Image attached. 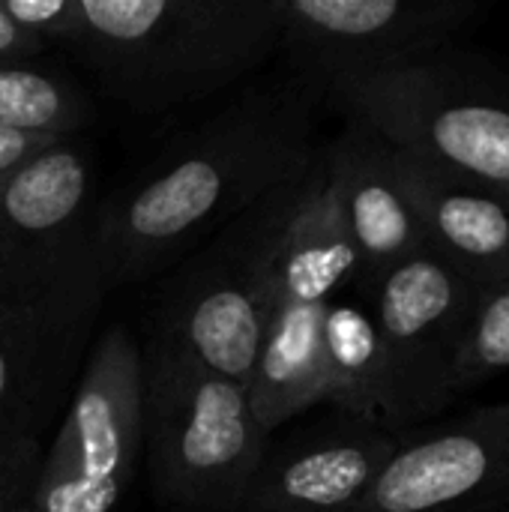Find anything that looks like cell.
I'll return each mask as SVG.
<instances>
[{"instance_id": "cell-18", "label": "cell", "mask_w": 509, "mask_h": 512, "mask_svg": "<svg viewBox=\"0 0 509 512\" xmlns=\"http://www.w3.org/2000/svg\"><path fill=\"white\" fill-rule=\"evenodd\" d=\"M504 372H509V279L483 288L477 297L450 378L453 396L459 399Z\"/></svg>"}, {"instance_id": "cell-12", "label": "cell", "mask_w": 509, "mask_h": 512, "mask_svg": "<svg viewBox=\"0 0 509 512\" xmlns=\"http://www.w3.org/2000/svg\"><path fill=\"white\" fill-rule=\"evenodd\" d=\"M321 159L357 252L354 288L369 294L387 270L426 252L420 222L399 180L396 147L366 123L348 120L321 147Z\"/></svg>"}, {"instance_id": "cell-11", "label": "cell", "mask_w": 509, "mask_h": 512, "mask_svg": "<svg viewBox=\"0 0 509 512\" xmlns=\"http://www.w3.org/2000/svg\"><path fill=\"white\" fill-rule=\"evenodd\" d=\"M405 432L336 414L267 453L240 512H348L399 450Z\"/></svg>"}, {"instance_id": "cell-1", "label": "cell", "mask_w": 509, "mask_h": 512, "mask_svg": "<svg viewBox=\"0 0 509 512\" xmlns=\"http://www.w3.org/2000/svg\"><path fill=\"white\" fill-rule=\"evenodd\" d=\"M321 99L297 78L246 87L171 141L144 177L93 219L108 288L168 273L270 192L303 174L318 147Z\"/></svg>"}, {"instance_id": "cell-14", "label": "cell", "mask_w": 509, "mask_h": 512, "mask_svg": "<svg viewBox=\"0 0 509 512\" xmlns=\"http://www.w3.org/2000/svg\"><path fill=\"white\" fill-rule=\"evenodd\" d=\"M90 159L78 138H54L0 177V261L51 252L93 234Z\"/></svg>"}, {"instance_id": "cell-4", "label": "cell", "mask_w": 509, "mask_h": 512, "mask_svg": "<svg viewBox=\"0 0 509 512\" xmlns=\"http://www.w3.org/2000/svg\"><path fill=\"white\" fill-rule=\"evenodd\" d=\"M330 105L509 201V63L495 54L453 42L336 93Z\"/></svg>"}, {"instance_id": "cell-16", "label": "cell", "mask_w": 509, "mask_h": 512, "mask_svg": "<svg viewBox=\"0 0 509 512\" xmlns=\"http://www.w3.org/2000/svg\"><path fill=\"white\" fill-rule=\"evenodd\" d=\"M324 405L336 414L384 426L387 360L372 312L333 300L324 315Z\"/></svg>"}, {"instance_id": "cell-2", "label": "cell", "mask_w": 509, "mask_h": 512, "mask_svg": "<svg viewBox=\"0 0 509 512\" xmlns=\"http://www.w3.org/2000/svg\"><path fill=\"white\" fill-rule=\"evenodd\" d=\"M108 282L93 234L0 261V498H30L42 441L81 378Z\"/></svg>"}, {"instance_id": "cell-17", "label": "cell", "mask_w": 509, "mask_h": 512, "mask_svg": "<svg viewBox=\"0 0 509 512\" xmlns=\"http://www.w3.org/2000/svg\"><path fill=\"white\" fill-rule=\"evenodd\" d=\"M90 123V99L69 78L30 60H0V129L78 138Z\"/></svg>"}, {"instance_id": "cell-20", "label": "cell", "mask_w": 509, "mask_h": 512, "mask_svg": "<svg viewBox=\"0 0 509 512\" xmlns=\"http://www.w3.org/2000/svg\"><path fill=\"white\" fill-rule=\"evenodd\" d=\"M51 141L54 138H45V135H24V132L0 129V177L6 171H12L15 165H21L27 156H33L42 147H48Z\"/></svg>"}, {"instance_id": "cell-19", "label": "cell", "mask_w": 509, "mask_h": 512, "mask_svg": "<svg viewBox=\"0 0 509 512\" xmlns=\"http://www.w3.org/2000/svg\"><path fill=\"white\" fill-rule=\"evenodd\" d=\"M0 12L45 45L72 48L78 39V0H0Z\"/></svg>"}, {"instance_id": "cell-24", "label": "cell", "mask_w": 509, "mask_h": 512, "mask_svg": "<svg viewBox=\"0 0 509 512\" xmlns=\"http://www.w3.org/2000/svg\"><path fill=\"white\" fill-rule=\"evenodd\" d=\"M507 512H509V510H507Z\"/></svg>"}, {"instance_id": "cell-8", "label": "cell", "mask_w": 509, "mask_h": 512, "mask_svg": "<svg viewBox=\"0 0 509 512\" xmlns=\"http://www.w3.org/2000/svg\"><path fill=\"white\" fill-rule=\"evenodd\" d=\"M477 0H279V54L321 102L420 54L453 45Z\"/></svg>"}, {"instance_id": "cell-9", "label": "cell", "mask_w": 509, "mask_h": 512, "mask_svg": "<svg viewBox=\"0 0 509 512\" xmlns=\"http://www.w3.org/2000/svg\"><path fill=\"white\" fill-rule=\"evenodd\" d=\"M480 291L432 252L396 264L372 285L366 297L387 360L384 429L408 432L456 402L450 378Z\"/></svg>"}, {"instance_id": "cell-13", "label": "cell", "mask_w": 509, "mask_h": 512, "mask_svg": "<svg viewBox=\"0 0 509 512\" xmlns=\"http://www.w3.org/2000/svg\"><path fill=\"white\" fill-rule=\"evenodd\" d=\"M396 168L426 252L474 288L509 279V201L399 147Z\"/></svg>"}, {"instance_id": "cell-23", "label": "cell", "mask_w": 509, "mask_h": 512, "mask_svg": "<svg viewBox=\"0 0 509 512\" xmlns=\"http://www.w3.org/2000/svg\"><path fill=\"white\" fill-rule=\"evenodd\" d=\"M6 507H9V504H6V501H3V498H0V512L6 510Z\"/></svg>"}, {"instance_id": "cell-6", "label": "cell", "mask_w": 509, "mask_h": 512, "mask_svg": "<svg viewBox=\"0 0 509 512\" xmlns=\"http://www.w3.org/2000/svg\"><path fill=\"white\" fill-rule=\"evenodd\" d=\"M267 198L186 255L153 300L150 342L192 357L243 390L276 306Z\"/></svg>"}, {"instance_id": "cell-15", "label": "cell", "mask_w": 509, "mask_h": 512, "mask_svg": "<svg viewBox=\"0 0 509 512\" xmlns=\"http://www.w3.org/2000/svg\"><path fill=\"white\" fill-rule=\"evenodd\" d=\"M330 303L276 300L246 396L258 426L273 435L288 420L324 405V315Z\"/></svg>"}, {"instance_id": "cell-22", "label": "cell", "mask_w": 509, "mask_h": 512, "mask_svg": "<svg viewBox=\"0 0 509 512\" xmlns=\"http://www.w3.org/2000/svg\"><path fill=\"white\" fill-rule=\"evenodd\" d=\"M3 512H36L33 507H30V498L27 501H18V504H12V507H6Z\"/></svg>"}, {"instance_id": "cell-10", "label": "cell", "mask_w": 509, "mask_h": 512, "mask_svg": "<svg viewBox=\"0 0 509 512\" xmlns=\"http://www.w3.org/2000/svg\"><path fill=\"white\" fill-rule=\"evenodd\" d=\"M507 510L509 402H498L423 435L405 432L393 459L348 512Z\"/></svg>"}, {"instance_id": "cell-5", "label": "cell", "mask_w": 509, "mask_h": 512, "mask_svg": "<svg viewBox=\"0 0 509 512\" xmlns=\"http://www.w3.org/2000/svg\"><path fill=\"white\" fill-rule=\"evenodd\" d=\"M141 414L150 483L162 507L240 512L270 444L240 384L147 342L141 348Z\"/></svg>"}, {"instance_id": "cell-21", "label": "cell", "mask_w": 509, "mask_h": 512, "mask_svg": "<svg viewBox=\"0 0 509 512\" xmlns=\"http://www.w3.org/2000/svg\"><path fill=\"white\" fill-rule=\"evenodd\" d=\"M48 45L21 27H15L3 12H0V60H33L45 51Z\"/></svg>"}, {"instance_id": "cell-7", "label": "cell", "mask_w": 509, "mask_h": 512, "mask_svg": "<svg viewBox=\"0 0 509 512\" xmlns=\"http://www.w3.org/2000/svg\"><path fill=\"white\" fill-rule=\"evenodd\" d=\"M144 456L141 348L120 324L90 345L30 489L36 512H111Z\"/></svg>"}, {"instance_id": "cell-3", "label": "cell", "mask_w": 509, "mask_h": 512, "mask_svg": "<svg viewBox=\"0 0 509 512\" xmlns=\"http://www.w3.org/2000/svg\"><path fill=\"white\" fill-rule=\"evenodd\" d=\"M138 114L225 93L279 54V0H78L69 48Z\"/></svg>"}]
</instances>
